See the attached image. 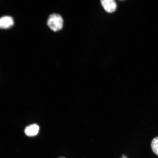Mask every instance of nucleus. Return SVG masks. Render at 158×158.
Instances as JSON below:
<instances>
[{"instance_id": "obj_4", "label": "nucleus", "mask_w": 158, "mask_h": 158, "mask_svg": "<svg viewBox=\"0 0 158 158\" xmlns=\"http://www.w3.org/2000/svg\"><path fill=\"white\" fill-rule=\"evenodd\" d=\"M39 127L37 124H34L27 126L25 128V133L29 137H34L38 134Z\"/></svg>"}, {"instance_id": "obj_5", "label": "nucleus", "mask_w": 158, "mask_h": 158, "mask_svg": "<svg viewBox=\"0 0 158 158\" xmlns=\"http://www.w3.org/2000/svg\"><path fill=\"white\" fill-rule=\"evenodd\" d=\"M151 147L153 152L158 156V137L154 138L152 140Z\"/></svg>"}, {"instance_id": "obj_1", "label": "nucleus", "mask_w": 158, "mask_h": 158, "mask_svg": "<svg viewBox=\"0 0 158 158\" xmlns=\"http://www.w3.org/2000/svg\"><path fill=\"white\" fill-rule=\"evenodd\" d=\"M47 25L52 31H57L60 30L64 25V20L60 15L53 14L49 16L47 21Z\"/></svg>"}, {"instance_id": "obj_6", "label": "nucleus", "mask_w": 158, "mask_h": 158, "mask_svg": "<svg viewBox=\"0 0 158 158\" xmlns=\"http://www.w3.org/2000/svg\"><path fill=\"white\" fill-rule=\"evenodd\" d=\"M122 158H127V157L126 156H125L123 155V157H122Z\"/></svg>"}, {"instance_id": "obj_2", "label": "nucleus", "mask_w": 158, "mask_h": 158, "mask_svg": "<svg viewBox=\"0 0 158 158\" xmlns=\"http://www.w3.org/2000/svg\"><path fill=\"white\" fill-rule=\"evenodd\" d=\"M100 2L102 7L108 13L114 12L117 9V4L114 0H102Z\"/></svg>"}, {"instance_id": "obj_3", "label": "nucleus", "mask_w": 158, "mask_h": 158, "mask_svg": "<svg viewBox=\"0 0 158 158\" xmlns=\"http://www.w3.org/2000/svg\"><path fill=\"white\" fill-rule=\"evenodd\" d=\"M14 21L13 17L4 16L0 18V29H7L13 26Z\"/></svg>"}, {"instance_id": "obj_7", "label": "nucleus", "mask_w": 158, "mask_h": 158, "mask_svg": "<svg viewBox=\"0 0 158 158\" xmlns=\"http://www.w3.org/2000/svg\"><path fill=\"white\" fill-rule=\"evenodd\" d=\"M65 158L64 157H60V158Z\"/></svg>"}]
</instances>
